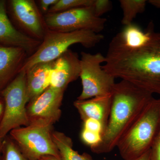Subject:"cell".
I'll use <instances>...</instances> for the list:
<instances>
[{"instance_id":"1","label":"cell","mask_w":160,"mask_h":160,"mask_svg":"<svg viewBox=\"0 0 160 160\" xmlns=\"http://www.w3.org/2000/svg\"><path fill=\"white\" fill-rule=\"evenodd\" d=\"M103 69L115 78L160 95V32L152 31L147 42L128 48L111 40Z\"/></svg>"},{"instance_id":"2","label":"cell","mask_w":160,"mask_h":160,"mask_svg":"<svg viewBox=\"0 0 160 160\" xmlns=\"http://www.w3.org/2000/svg\"><path fill=\"white\" fill-rule=\"evenodd\" d=\"M111 94L110 113L102 142L92 149L96 153H108L117 147L153 98L150 92L123 80L116 83Z\"/></svg>"},{"instance_id":"3","label":"cell","mask_w":160,"mask_h":160,"mask_svg":"<svg viewBox=\"0 0 160 160\" xmlns=\"http://www.w3.org/2000/svg\"><path fill=\"white\" fill-rule=\"evenodd\" d=\"M160 126V99L153 98L117 147L124 160H134L151 149Z\"/></svg>"},{"instance_id":"4","label":"cell","mask_w":160,"mask_h":160,"mask_svg":"<svg viewBox=\"0 0 160 160\" xmlns=\"http://www.w3.org/2000/svg\"><path fill=\"white\" fill-rule=\"evenodd\" d=\"M100 33L89 30L63 32L47 29L37 50L27 58L20 72H26L38 63L52 62L69 49L72 45L80 44L86 48L94 47L104 39Z\"/></svg>"},{"instance_id":"5","label":"cell","mask_w":160,"mask_h":160,"mask_svg":"<svg viewBox=\"0 0 160 160\" xmlns=\"http://www.w3.org/2000/svg\"><path fill=\"white\" fill-rule=\"evenodd\" d=\"M4 100V110L0 121V141L2 142L13 129L30 124L26 104L29 102L26 72L21 71L1 91Z\"/></svg>"},{"instance_id":"6","label":"cell","mask_w":160,"mask_h":160,"mask_svg":"<svg viewBox=\"0 0 160 160\" xmlns=\"http://www.w3.org/2000/svg\"><path fill=\"white\" fill-rule=\"evenodd\" d=\"M51 125L30 123L28 126L13 129L9 132L22 153L29 160H40L47 156L61 159L53 141Z\"/></svg>"},{"instance_id":"7","label":"cell","mask_w":160,"mask_h":160,"mask_svg":"<svg viewBox=\"0 0 160 160\" xmlns=\"http://www.w3.org/2000/svg\"><path fill=\"white\" fill-rule=\"evenodd\" d=\"M105 62L106 57L101 52H81L80 77L82 91L78 100H87L112 94L115 78L103 69L102 64Z\"/></svg>"},{"instance_id":"8","label":"cell","mask_w":160,"mask_h":160,"mask_svg":"<svg viewBox=\"0 0 160 160\" xmlns=\"http://www.w3.org/2000/svg\"><path fill=\"white\" fill-rule=\"evenodd\" d=\"M44 18L48 29L63 32L89 30L100 33L105 28L107 22L105 18L96 15L92 6L47 13Z\"/></svg>"},{"instance_id":"9","label":"cell","mask_w":160,"mask_h":160,"mask_svg":"<svg viewBox=\"0 0 160 160\" xmlns=\"http://www.w3.org/2000/svg\"><path fill=\"white\" fill-rule=\"evenodd\" d=\"M8 16L22 32L42 42L48 28L44 16L33 0L6 1Z\"/></svg>"},{"instance_id":"10","label":"cell","mask_w":160,"mask_h":160,"mask_svg":"<svg viewBox=\"0 0 160 160\" xmlns=\"http://www.w3.org/2000/svg\"><path fill=\"white\" fill-rule=\"evenodd\" d=\"M64 90L49 86L26 108L30 123H45L52 126L59 119Z\"/></svg>"},{"instance_id":"11","label":"cell","mask_w":160,"mask_h":160,"mask_svg":"<svg viewBox=\"0 0 160 160\" xmlns=\"http://www.w3.org/2000/svg\"><path fill=\"white\" fill-rule=\"evenodd\" d=\"M41 43L15 27L7 13L6 1L0 0V46L20 47L32 54Z\"/></svg>"},{"instance_id":"12","label":"cell","mask_w":160,"mask_h":160,"mask_svg":"<svg viewBox=\"0 0 160 160\" xmlns=\"http://www.w3.org/2000/svg\"><path fill=\"white\" fill-rule=\"evenodd\" d=\"M80 58L69 49L55 60L50 86L65 91L69 83L80 77Z\"/></svg>"},{"instance_id":"13","label":"cell","mask_w":160,"mask_h":160,"mask_svg":"<svg viewBox=\"0 0 160 160\" xmlns=\"http://www.w3.org/2000/svg\"><path fill=\"white\" fill-rule=\"evenodd\" d=\"M27 55L20 47L0 46V91L18 74Z\"/></svg>"},{"instance_id":"14","label":"cell","mask_w":160,"mask_h":160,"mask_svg":"<svg viewBox=\"0 0 160 160\" xmlns=\"http://www.w3.org/2000/svg\"><path fill=\"white\" fill-rule=\"evenodd\" d=\"M111 103L112 94L87 100H77L75 101L74 106L83 121L89 118L98 120L102 123L106 129Z\"/></svg>"},{"instance_id":"15","label":"cell","mask_w":160,"mask_h":160,"mask_svg":"<svg viewBox=\"0 0 160 160\" xmlns=\"http://www.w3.org/2000/svg\"><path fill=\"white\" fill-rule=\"evenodd\" d=\"M54 61L38 63L26 71V86L29 102L50 86Z\"/></svg>"},{"instance_id":"16","label":"cell","mask_w":160,"mask_h":160,"mask_svg":"<svg viewBox=\"0 0 160 160\" xmlns=\"http://www.w3.org/2000/svg\"><path fill=\"white\" fill-rule=\"evenodd\" d=\"M153 30V26L151 23L149 29L144 31L141 27L133 23L124 26L122 31L112 39L115 42L128 48H137L147 42Z\"/></svg>"},{"instance_id":"17","label":"cell","mask_w":160,"mask_h":160,"mask_svg":"<svg viewBox=\"0 0 160 160\" xmlns=\"http://www.w3.org/2000/svg\"><path fill=\"white\" fill-rule=\"evenodd\" d=\"M52 138L62 160H92L88 155L80 154L72 148L71 139L59 132L52 133Z\"/></svg>"},{"instance_id":"18","label":"cell","mask_w":160,"mask_h":160,"mask_svg":"<svg viewBox=\"0 0 160 160\" xmlns=\"http://www.w3.org/2000/svg\"><path fill=\"white\" fill-rule=\"evenodd\" d=\"M119 2L123 12L122 24L124 26L132 24L138 14L144 12L147 2L146 0H120Z\"/></svg>"},{"instance_id":"19","label":"cell","mask_w":160,"mask_h":160,"mask_svg":"<svg viewBox=\"0 0 160 160\" xmlns=\"http://www.w3.org/2000/svg\"><path fill=\"white\" fill-rule=\"evenodd\" d=\"M0 160H29L22 153L12 139L5 138L3 140Z\"/></svg>"},{"instance_id":"20","label":"cell","mask_w":160,"mask_h":160,"mask_svg":"<svg viewBox=\"0 0 160 160\" xmlns=\"http://www.w3.org/2000/svg\"><path fill=\"white\" fill-rule=\"evenodd\" d=\"M93 0H58L57 2L50 7L48 13L61 12L75 8L91 6Z\"/></svg>"},{"instance_id":"21","label":"cell","mask_w":160,"mask_h":160,"mask_svg":"<svg viewBox=\"0 0 160 160\" xmlns=\"http://www.w3.org/2000/svg\"><path fill=\"white\" fill-rule=\"evenodd\" d=\"M102 135L101 133L87 130L83 128L81 132L82 141L86 145L91 147V149L97 146L101 143Z\"/></svg>"},{"instance_id":"22","label":"cell","mask_w":160,"mask_h":160,"mask_svg":"<svg viewBox=\"0 0 160 160\" xmlns=\"http://www.w3.org/2000/svg\"><path fill=\"white\" fill-rule=\"evenodd\" d=\"M92 6L96 15L98 17H102V15L111 10L112 3L109 0H93Z\"/></svg>"},{"instance_id":"23","label":"cell","mask_w":160,"mask_h":160,"mask_svg":"<svg viewBox=\"0 0 160 160\" xmlns=\"http://www.w3.org/2000/svg\"><path fill=\"white\" fill-rule=\"evenodd\" d=\"M84 127L83 128L103 134L105 130L104 125L100 121L93 119L89 118L83 121Z\"/></svg>"},{"instance_id":"24","label":"cell","mask_w":160,"mask_h":160,"mask_svg":"<svg viewBox=\"0 0 160 160\" xmlns=\"http://www.w3.org/2000/svg\"><path fill=\"white\" fill-rule=\"evenodd\" d=\"M151 151V160H160V126Z\"/></svg>"},{"instance_id":"25","label":"cell","mask_w":160,"mask_h":160,"mask_svg":"<svg viewBox=\"0 0 160 160\" xmlns=\"http://www.w3.org/2000/svg\"><path fill=\"white\" fill-rule=\"evenodd\" d=\"M58 0H41L39 1L41 10L44 13H48L51 6L56 4Z\"/></svg>"},{"instance_id":"26","label":"cell","mask_w":160,"mask_h":160,"mask_svg":"<svg viewBox=\"0 0 160 160\" xmlns=\"http://www.w3.org/2000/svg\"><path fill=\"white\" fill-rule=\"evenodd\" d=\"M151 149L134 160H151Z\"/></svg>"},{"instance_id":"27","label":"cell","mask_w":160,"mask_h":160,"mask_svg":"<svg viewBox=\"0 0 160 160\" xmlns=\"http://www.w3.org/2000/svg\"><path fill=\"white\" fill-rule=\"evenodd\" d=\"M147 2L149 3L156 8L160 9V0H149V1H147Z\"/></svg>"},{"instance_id":"28","label":"cell","mask_w":160,"mask_h":160,"mask_svg":"<svg viewBox=\"0 0 160 160\" xmlns=\"http://www.w3.org/2000/svg\"><path fill=\"white\" fill-rule=\"evenodd\" d=\"M40 160H62L61 159L57 158L52 156H47L43 158Z\"/></svg>"},{"instance_id":"29","label":"cell","mask_w":160,"mask_h":160,"mask_svg":"<svg viewBox=\"0 0 160 160\" xmlns=\"http://www.w3.org/2000/svg\"><path fill=\"white\" fill-rule=\"evenodd\" d=\"M4 110V105L2 102H0V117H2Z\"/></svg>"},{"instance_id":"30","label":"cell","mask_w":160,"mask_h":160,"mask_svg":"<svg viewBox=\"0 0 160 160\" xmlns=\"http://www.w3.org/2000/svg\"><path fill=\"white\" fill-rule=\"evenodd\" d=\"M2 142L0 141V152H1V149H2Z\"/></svg>"}]
</instances>
